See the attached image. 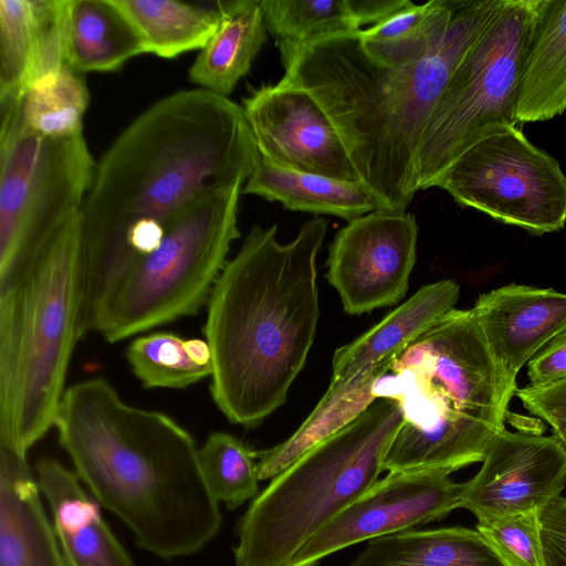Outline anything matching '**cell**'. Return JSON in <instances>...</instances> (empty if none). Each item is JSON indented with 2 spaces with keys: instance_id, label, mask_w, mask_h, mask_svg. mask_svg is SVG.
Wrapping results in <instances>:
<instances>
[{
  "instance_id": "6da1fadb",
  "label": "cell",
  "mask_w": 566,
  "mask_h": 566,
  "mask_svg": "<svg viewBox=\"0 0 566 566\" xmlns=\"http://www.w3.org/2000/svg\"><path fill=\"white\" fill-rule=\"evenodd\" d=\"M242 106L202 88L146 108L96 164L81 209L83 319L93 323L142 258L127 234L166 228L207 187L245 184L260 161Z\"/></svg>"
},
{
  "instance_id": "7a4b0ae2",
  "label": "cell",
  "mask_w": 566,
  "mask_h": 566,
  "mask_svg": "<svg viewBox=\"0 0 566 566\" xmlns=\"http://www.w3.org/2000/svg\"><path fill=\"white\" fill-rule=\"evenodd\" d=\"M504 0H455L450 21L420 61L373 57L359 31L307 43L277 42L282 80L310 92L340 135L361 185L380 208L406 211L416 161L434 106L453 72Z\"/></svg>"
},
{
  "instance_id": "3957f363",
  "label": "cell",
  "mask_w": 566,
  "mask_h": 566,
  "mask_svg": "<svg viewBox=\"0 0 566 566\" xmlns=\"http://www.w3.org/2000/svg\"><path fill=\"white\" fill-rule=\"evenodd\" d=\"M54 427L78 479L143 549L185 557L218 534L222 516L199 448L169 416L124 402L97 377L64 391Z\"/></svg>"
},
{
  "instance_id": "277c9868",
  "label": "cell",
  "mask_w": 566,
  "mask_h": 566,
  "mask_svg": "<svg viewBox=\"0 0 566 566\" xmlns=\"http://www.w3.org/2000/svg\"><path fill=\"white\" fill-rule=\"evenodd\" d=\"M327 222L313 218L290 243L254 226L208 300L214 403L232 423L259 426L303 369L319 318L316 258Z\"/></svg>"
},
{
  "instance_id": "5b68a950",
  "label": "cell",
  "mask_w": 566,
  "mask_h": 566,
  "mask_svg": "<svg viewBox=\"0 0 566 566\" xmlns=\"http://www.w3.org/2000/svg\"><path fill=\"white\" fill-rule=\"evenodd\" d=\"M516 389L495 364L471 310L449 311L373 388L376 399H394L402 411L384 470L450 475L482 462L506 429Z\"/></svg>"
},
{
  "instance_id": "8992f818",
  "label": "cell",
  "mask_w": 566,
  "mask_h": 566,
  "mask_svg": "<svg viewBox=\"0 0 566 566\" xmlns=\"http://www.w3.org/2000/svg\"><path fill=\"white\" fill-rule=\"evenodd\" d=\"M81 213L0 282V441L28 453L54 426L84 297Z\"/></svg>"
},
{
  "instance_id": "52a82bcc",
  "label": "cell",
  "mask_w": 566,
  "mask_h": 566,
  "mask_svg": "<svg viewBox=\"0 0 566 566\" xmlns=\"http://www.w3.org/2000/svg\"><path fill=\"white\" fill-rule=\"evenodd\" d=\"M401 424L399 403L378 398L271 479L238 522L234 566H289L304 543L379 480Z\"/></svg>"
},
{
  "instance_id": "ba28073f",
  "label": "cell",
  "mask_w": 566,
  "mask_h": 566,
  "mask_svg": "<svg viewBox=\"0 0 566 566\" xmlns=\"http://www.w3.org/2000/svg\"><path fill=\"white\" fill-rule=\"evenodd\" d=\"M242 187L211 185L180 211L158 249L142 256L112 294L94 332L116 343L197 314L227 264L231 243L240 238Z\"/></svg>"
},
{
  "instance_id": "9c48e42d",
  "label": "cell",
  "mask_w": 566,
  "mask_h": 566,
  "mask_svg": "<svg viewBox=\"0 0 566 566\" xmlns=\"http://www.w3.org/2000/svg\"><path fill=\"white\" fill-rule=\"evenodd\" d=\"M537 0H504L469 49L429 118L416 161V189L434 184L470 146L515 126L516 96Z\"/></svg>"
},
{
  "instance_id": "30bf717a",
  "label": "cell",
  "mask_w": 566,
  "mask_h": 566,
  "mask_svg": "<svg viewBox=\"0 0 566 566\" xmlns=\"http://www.w3.org/2000/svg\"><path fill=\"white\" fill-rule=\"evenodd\" d=\"M0 282L42 241L81 213L96 161L83 135L29 129L18 102L0 108Z\"/></svg>"
},
{
  "instance_id": "8fae6325",
  "label": "cell",
  "mask_w": 566,
  "mask_h": 566,
  "mask_svg": "<svg viewBox=\"0 0 566 566\" xmlns=\"http://www.w3.org/2000/svg\"><path fill=\"white\" fill-rule=\"evenodd\" d=\"M434 187L530 233L558 231L566 223V176L558 161L515 126L499 128L462 153Z\"/></svg>"
},
{
  "instance_id": "7c38bea8",
  "label": "cell",
  "mask_w": 566,
  "mask_h": 566,
  "mask_svg": "<svg viewBox=\"0 0 566 566\" xmlns=\"http://www.w3.org/2000/svg\"><path fill=\"white\" fill-rule=\"evenodd\" d=\"M412 213L377 209L348 221L329 245L326 277L350 315L398 303L416 262Z\"/></svg>"
},
{
  "instance_id": "4fadbf2b",
  "label": "cell",
  "mask_w": 566,
  "mask_h": 566,
  "mask_svg": "<svg viewBox=\"0 0 566 566\" xmlns=\"http://www.w3.org/2000/svg\"><path fill=\"white\" fill-rule=\"evenodd\" d=\"M462 483L439 472H388L294 554L289 566H316L360 542L413 530L459 507Z\"/></svg>"
},
{
  "instance_id": "5bb4252c",
  "label": "cell",
  "mask_w": 566,
  "mask_h": 566,
  "mask_svg": "<svg viewBox=\"0 0 566 566\" xmlns=\"http://www.w3.org/2000/svg\"><path fill=\"white\" fill-rule=\"evenodd\" d=\"M242 109L265 161L361 184L332 119L306 90L284 80L261 85L242 99Z\"/></svg>"
},
{
  "instance_id": "9a60e30c",
  "label": "cell",
  "mask_w": 566,
  "mask_h": 566,
  "mask_svg": "<svg viewBox=\"0 0 566 566\" xmlns=\"http://www.w3.org/2000/svg\"><path fill=\"white\" fill-rule=\"evenodd\" d=\"M566 486V455L554 436L501 431L479 472L462 483L459 507L478 520L539 511Z\"/></svg>"
},
{
  "instance_id": "2e32d148",
  "label": "cell",
  "mask_w": 566,
  "mask_h": 566,
  "mask_svg": "<svg viewBox=\"0 0 566 566\" xmlns=\"http://www.w3.org/2000/svg\"><path fill=\"white\" fill-rule=\"evenodd\" d=\"M506 379L516 385L522 367L566 329V293L509 284L481 294L470 308Z\"/></svg>"
},
{
  "instance_id": "e0dca14e",
  "label": "cell",
  "mask_w": 566,
  "mask_h": 566,
  "mask_svg": "<svg viewBox=\"0 0 566 566\" xmlns=\"http://www.w3.org/2000/svg\"><path fill=\"white\" fill-rule=\"evenodd\" d=\"M71 0H0V108L65 61Z\"/></svg>"
},
{
  "instance_id": "ac0fdd59",
  "label": "cell",
  "mask_w": 566,
  "mask_h": 566,
  "mask_svg": "<svg viewBox=\"0 0 566 566\" xmlns=\"http://www.w3.org/2000/svg\"><path fill=\"white\" fill-rule=\"evenodd\" d=\"M459 295L460 286L453 280L421 287L365 334L335 352L329 384L382 377L402 352L454 308Z\"/></svg>"
},
{
  "instance_id": "d6986e66",
  "label": "cell",
  "mask_w": 566,
  "mask_h": 566,
  "mask_svg": "<svg viewBox=\"0 0 566 566\" xmlns=\"http://www.w3.org/2000/svg\"><path fill=\"white\" fill-rule=\"evenodd\" d=\"M35 479L53 516V528L67 566H134L109 526L99 504L90 497L75 471L55 459L35 464Z\"/></svg>"
},
{
  "instance_id": "ffe728a7",
  "label": "cell",
  "mask_w": 566,
  "mask_h": 566,
  "mask_svg": "<svg viewBox=\"0 0 566 566\" xmlns=\"http://www.w3.org/2000/svg\"><path fill=\"white\" fill-rule=\"evenodd\" d=\"M27 454L0 442V566H67Z\"/></svg>"
},
{
  "instance_id": "44dd1931",
  "label": "cell",
  "mask_w": 566,
  "mask_h": 566,
  "mask_svg": "<svg viewBox=\"0 0 566 566\" xmlns=\"http://www.w3.org/2000/svg\"><path fill=\"white\" fill-rule=\"evenodd\" d=\"M566 111V0H537L518 80L517 122H542Z\"/></svg>"
},
{
  "instance_id": "7402d4cb",
  "label": "cell",
  "mask_w": 566,
  "mask_h": 566,
  "mask_svg": "<svg viewBox=\"0 0 566 566\" xmlns=\"http://www.w3.org/2000/svg\"><path fill=\"white\" fill-rule=\"evenodd\" d=\"M266 40L260 0L221 1V20L188 70L200 88L228 97Z\"/></svg>"
},
{
  "instance_id": "603a6c76",
  "label": "cell",
  "mask_w": 566,
  "mask_h": 566,
  "mask_svg": "<svg viewBox=\"0 0 566 566\" xmlns=\"http://www.w3.org/2000/svg\"><path fill=\"white\" fill-rule=\"evenodd\" d=\"M145 43L114 0H71L65 61L80 73L116 72Z\"/></svg>"
},
{
  "instance_id": "cb8c5ba5",
  "label": "cell",
  "mask_w": 566,
  "mask_h": 566,
  "mask_svg": "<svg viewBox=\"0 0 566 566\" xmlns=\"http://www.w3.org/2000/svg\"><path fill=\"white\" fill-rule=\"evenodd\" d=\"M242 192L279 201L289 210L333 214L348 221L381 209L361 184L280 168L262 158Z\"/></svg>"
},
{
  "instance_id": "d4e9b609",
  "label": "cell",
  "mask_w": 566,
  "mask_h": 566,
  "mask_svg": "<svg viewBox=\"0 0 566 566\" xmlns=\"http://www.w3.org/2000/svg\"><path fill=\"white\" fill-rule=\"evenodd\" d=\"M346 566H503L478 530H408L368 542Z\"/></svg>"
},
{
  "instance_id": "484cf974",
  "label": "cell",
  "mask_w": 566,
  "mask_h": 566,
  "mask_svg": "<svg viewBox=\"0 0 566 566\" xmlns=\"http://www.w3.org/2000/svg\"><path fill=\"white\" fill-rule=\"evenodd\" d=\"M114 1L140 34L146 52L164 59L200 51L221 20V1Z\"/></svg>"
},
{
  "instance_id": "4316f807",
  "label": "cell",
  "mask_w": 566,
  "mask_h": 566,
  "mask_svg": "<svg viewBox=\"0 0 566 566\" xmlns=\"http://www.w3.org/2000/svg\"><path fill=\"white\" fill-rule=\"evenodd\" d=\"M455 0L409 1L387 20L360 30L364 49L375 59L402 66L423 59L447 28Z\"/></svg>"
},
{
  "instance_id": "83f0119b",
  "label": "cell",
  "mask_w": 566,
  "mask_h": 566,
  "mask_svg": "<svg viewBox=\"0 0 566 566\" xmlns=\"http://www.w3.org/2000/svg\"><path fill=\"white\" fill-rule=\"evenodd\" d=\"M90 92L83 73L66 62L45 76L18 102L21 118L32 132L44 137L70 138L83 135V118Z\"/></svg>"
},
{
  "instance_id": "f1b7e54d",
  "label": "cell",
  "mask_w": 566,
  "mask_h": 566,
  "mask_svg": "<svg viewBox=\"0 0 566 566\" xmlns=\"http://www.w3.org/2000/svg\"><path fill=\"white\" fill-rule=\"evenodd\" d=\"M198 458L206 483L220 503L235 510L260 492L255 451L227 432H212Z\"/></svg>"
},
{
  "instance_id": "f546056e",
  "label": "cell",
  "mask_w": 566,
  "mask_h": 566,
  "mask_svg": "<svg viewBox=\"0 0 566 566\" xmlns=\"http://www.w3.org/2000/svg\"><path fill=\"white\" fill-rule=\"evenodd\" d=\"M266 31L283 43H307L357 32L346 0H260Z\"/></svg>"
},
{
  "instance_id": "4dcf8cb0",
  "label": "cell",
  "mask_w": 566,
  "mask_h": 566,
  "mask_svg": "<svg viewBox=\"0 0 566 566\" xmlns=\"http://www.w3.org/2000/svg\"><path fill=\"white\" fill-rule=\"evenodd\" d=\"M126 358L134 375L148 389H182L211 375V368L189 358L185 339L169 332L134 339L126 349Z\"/></svg>"
},
{
  "instance_id": "1f68e13d",
  "label": "cell",
  "mask_w": 566,
  "mask_h": 566,
  "mask_svg": "<svg viewBox=\"0 0 566 566\" xmlns=\"http://www.w3.org/2000/svg\"><path fill=\"white\" fill-rule=\"evenodd\" d=\"M476 530L503 566H545L538 511L480 518Z\"/></svg>"
},
{
  "instance_id": "d6a6232c",
  "label": "cell",
  "mask_w": 566,
  "mask_h": 566,
  "mask_svg": "<svg viewBox=\"0 0 566 566\" xmlns=\"http://www.w3.org/2000/svg\"><path fill=\"white\" fill-rule=\"evenodd\" d=\"M545 566H566V497L559 495L538 511Z\"/></svg>"
},
{
  "instance_id": "836d02e7",
  "label": "cell",
  "mask_w": 566,
  "mask_h": 566,
  "mask_svg": "<svg viewBox=\"0 0 566 566\" xmlns=\"http://www.w3.org/2000/svg\"><path fill=\"white\" fill-rule=\"evenodd\" d=\"M515 396L524 408L548 424L566 420V378L543 386L516 389Z\"/></svg>"
},
{
  "instance_id": "e575fe53",
  "label": "cell",
  "mask_w": 566,
  "mask_h": 566,
  "mask_svg": "<svg viewBox=\"0 0 566 566\" xmlns=\"http://www.w3.org/2000/svg\"><path fill=\"white\" fill-rule=\"evenodd\" d=\"M527 377L531 386L548 385L566 378V329L528 361Z\"/></svg>"
},
{
  "instance_id": "d590c367",
  "label": "cell",
  "mask_w": 566,
  "mask_h": 566,
  "mask_svg": "<svg viewBox=\"0 0 566 566\" xmlns=\"http://www.w3.org/2000/svg\"><path fill=\"white\" fill-rule=\"evenodd\" d=\"M409 0H346L350 19L358 30L378 24L401 10Z\"/></svg>"
},
{
  "instance_id": "8d00e7d4",
  "label": "cell",
  "mask_w": 566,
  "mask_h": 566,
  "mask_svg": "<svg viewBox=\"0 0 566 566\" xmlns=\"http://www.w3.org/2000/svg\"><path fill=\"white\" fill-rule=\"evenodd\" d=\"M185 348L193 363L211 368V350L207 340L200 338L185 339Z\"/></svg>"
},
{
  "instance_id": "74e56055",
  "label": "cell",
  "mask_w": 566,
  "mask_h": 566,
  "mask_svg": "<svg viewBox=\"0 0 566 566\" xmlns=\"http://www.w3.org/2000/svg\"><path fill=\"white\" fill-rule=\"evenodd\" d=\"M553 436L559 442L565 455H566V420H558L551 423Z\"/></svg>"
}]
</instances>
